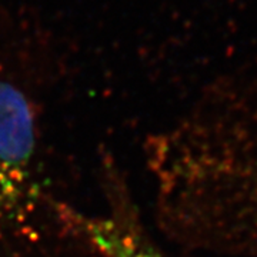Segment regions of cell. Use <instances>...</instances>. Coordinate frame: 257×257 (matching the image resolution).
Returning <instances> with one entry per match:
<instances>
[{
    "instance_id": "6da1fadb",
    "label": "cell",
    "mask_w": 257,
    "mask_h": 257,
    "mask_svg": "<svg viewBox=\"0 0 257 257\" xmlns=\"http://www.w3.org/2000/svg\"><path fill=\"white\" fill-rule=\"evenodd\" d=\"M35 153V113L23 93L0 80V233L26 210Z\"/></svg>"
},
{
    "instance_id": "7a4b0ae2",
    "label": "cell",
    "mask_w": 257,
    "mask_h": 257,
    "mask_svg": "<svg viewBox=\"0 0 257 257\" xmlns=\"http://www.w3.org/2000/svg\"><path fill=\"white\" fill-rule=\"evenodd\" d=\"M64 217L106 257H166L133 223L119 217H87L66 209Z\"/></svg>"
}]
</instances>
